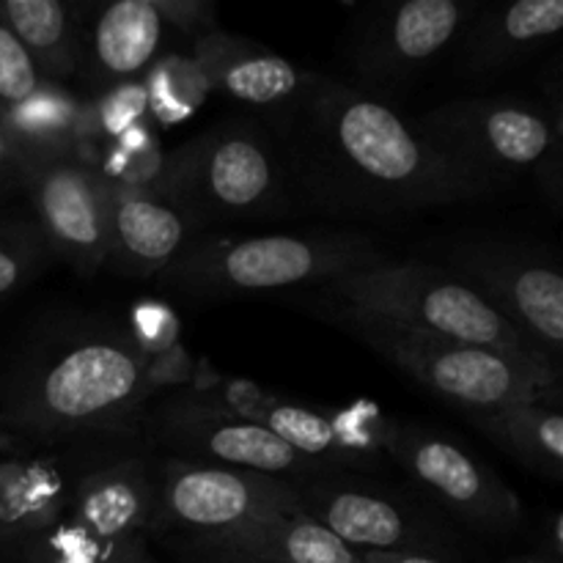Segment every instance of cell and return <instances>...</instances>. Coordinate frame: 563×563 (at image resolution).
<instances>
[{
    "label": "cell",
    "instance_id": "cell-34",
    "mask_svg": "<svg viewBox=\"0 0 563 563\" xmlns=\"http://www.w3.org/2000/svg\"><path fill=\"white\" fill-rule=\"evenodd\" d=\"M185 563H275L262 555L242 553V550H229V548H214V544H201L190 542V539H170Z\"/></svg>",
    "mask_w": 563,
    "mask_h": 563
},
{
    "label": "cell",
    "instance_id": "cell-21",
    "mask_svg": "<svg viewBox=\"0 0 563 563\" xmlns=\"http://www.w3.org/2000/svg\"><path fill=\"white\" fill-rule=\"evenodd\" d=\"M165 22L154 0H115L99 11L88 42V71L102 86L135 80L154 64Z\"/></svg>",
    "mask_w": 563,
    "mask_h": 563
},
{
    "label": "cell",
    "instance_id": "cell-11",
    "mask_svg": "<svg viewBox=\"0 0 563 563\" xmlns=\"http://www.w3.org/2000/svg\"><path fill=\"white\" fill-rule=\"evenodd\" d=\"M297 511L317 520L357 553H449V533L432 509L346 471L297 482Z\"/></svg>",
    "mask_w": 563,
    "mask_h": 563
},
{
    "label": "cell",
    "instance_id": "cell-27",
    "mask_svg": "<svg viewBox=\"0 0 563 563\" xmlns=\"http://www.w3.org/2000/svg\"><path fill=\"white\" fill-rule=\"evenodd\" d=\"M22 563H157L146 539H108L60 520L53 531L20 548Z\"/></svg>",
    "mask_w": 563,
    "mask_h": 563
},
{
    "label": "cell",
    "instance_id": "cell-29",
    "mask_svg": "<svg viewBox=\"0 0 563 563\" xmlns=\"http://www.w3.org/2000/svg\"><path fill=\"white\" fill-rule=\"evenodd\" d=\"M44 256L53 258L36 225H25L14 236H0V297L20 289L42 267Z\"/></svg>",
    "mask_w": 563,
    "mask_h": 563
},
{
    "label": "cell",
    "instance_id": "cell-24",
    "mask_svg": "<svg viewBox=\"0 0 563 563\" xmlns=\"http://www.w3.org/2000/svg\"><path fill=\"white\" fill-rule=\"evenodd\" d=\"M0 14L44 82H58L77 69L80 47L69 5L60 0H5Z\"/></svg>",
    "mask_w": 563,
    "mask_h": 563
},
{
    "label": "cell",
    "instance_id": "cell-1",
    "mask_svg": "<svg viewBox=\"0 0 563 563\" xmlns=\"http://www.w3.org/2000/svg\"><path fill=\"white\" fill-rule=\"evenodd\" d=\"M295 115L291 159L319 207L394 218L489 196L423 135L416 119L366 88L317 75Z\"/></svg>",
    "mask_w": 563,
    "mask_h": 563
},
{
    "label": "cell",
    "instance_id": "cell-23",
    "mask_svg": "<svg viewBox=\"0 0 563 563\" xmlns=\"http://www.w3.org/2000/svg\"><path fill=\"white\" fill-rule=\"evenodd\" d=\"M498 449L528 471L563 482V416L548 401H520L467 416Z\"/></svg>",
    "mask_w": 563,
    "mask_h": 563
},
{
    "label": "cell",
    "instance_id": "cell-37",
    "mask_svg": "<svg viewBox=\"0 0 563 563\" xmlns=\"http://www.w3.org/2000/svg\"><path fill=\"white\" fill-rule=\"evenodd\" d=\"M561 550H563V539H561V517L555 515V522H553V553H555V559H561Z\"/></svg>",
    "mask_w": 563,
    "mask_h": 563
},
{
    "label": "cell",
    "instance_id": "cell-25",
    "mask_svg": "<svg viewBox=\"0 0 563 563\" xmlns=\"http://www.w3.org/2000/svg\"><path fill=\"white\" fill-rule=\"evenodd\" d=\"M11 110H14V132L22 137V152L27 157H49V154L75 157L82 99L60 88L58 82H42L33 97L11 104Z\"/></svg>",
    "mask_w": 563,
    "mask_h": 563
},
{
    "label": "cell",
    "instance_id": "cell-8",
    "mask_svg": "<svg viewBox=\"0 0 563 563\" xmlns=\"http://www.w3.org/2000/svg\"><path fill=\"white\" fill-rule=\"evenodd\" d=\"M154 515L148 533L212 539L258 517L297 511V487L284 478L165 456L152 465Z\"/></svg>",
    "mask_w": 563,
    "mask_h": 563
},
{
    "label": "cell",
    "instance_id": "cell-13",
    "mask_svg": "<svg viewBox=\"0 0 563 563\" xmlns=\"http://www.w3.org/2000/svg\"><path fill=\"white\" fill-rule=\"evenodd\" d=\"M31 190L36 229L49 256L75 273L93 275L108 258L110 181L77 157H27L22 174Z\"/></svg>",
    "mask_w": 563,
    "mask_h": 563
},
{
    "label": "cell",
    "instance_id": "cell-2",
    "mask_svg": "<svg viewBox=\"0 0 563 563\" xmlns=\"http://www.w3.org/2000/svg\"><path fill=\"white\" fill-rule=\"evenodd\" d=\"M148 396V357L130 330L80 322L49 330L20 374L11 423L47 445L86 432L124 434Z\"/></svg>",
    "mask_w": 563,
    "mask_h": 563
},
{
    "label": "cell",
    "instance_id": "cell-26",
    "mask_svg": "<svg viewBox=\"0 0 563 563\" xmlns=\"http://www.w3.org/2000/svg\"><path fill=\"white\" fill-rule=\"evenodd\" d=\"M146 124H152V119H148V102L141 80H124L102 88L97 99L82 102L75 157L86 159V154H99L104 146Z\"/></svg>",
    "mask_w": 563,
    "mask_h": 563
},
{
    "label": "cell",
    "instance_id": "cell-5",
    "mask_svg": "<svg viewBox=\"0 0 563 563\" xmlns=\"http://www.w3.org/2000/svg\"><path fill=\"white\" fill-rule=\"evenodd\" d=\"M311 308H319V313L335 328L394 363L401 374L416 379L432 396L460 407L465 416H478L520 401H559V377L533 372L498 352L412 333L344 308L319 302Z\"/></svg>",
    "mask_w": 563,
    "mask_h": 563
},
{
    "label": "cell",
    "instance_id": "cell-31",
    "mask_svg": "<svg viewBox=\"0 0 563 563\" xmlns=\"http://www.w3.org/2000/svg\"><path fill=\"white\" fill-rule=\"evenodd\" d=\"M130 335L146 352V357H154L179 344V324H176L174 313L165 306L143 302V306H137L135 317H132Z\"/></svg>",
    "mask_w": 563,
    "mask_h": 563
},
{
    "label": "cell",
    "instance_id": "cell-32",
    "mask_svg": "<svg viewBox=\"0 0 563 563\" xmlns=\"http://www.w3.org/2000/svg\"><path fill=\"white\" fill-rule=\"evenodd\" d=\"M165 25L179 27L185 36L198 38L218 31V9L212 0H154Z\"/></svg>",
    "mask_w": 563,
    "mask_h": 563
},
{
    "label": "cell",
    "instance_id": "cell-20",
    "mask_svg": "<svg viewBox=\"0 0 563 563\" xmlns=\"http://www.w3.org/2000/svg\"><path fill=\"white\" fill-rule=\"evenodd\" d=\"M66 506L69 473L60 456L0 460V539L25 548L66 520Z\"/></svg>",
    "mask_w": 563,
    "mask_h": 563
},
{
    "label": "cell",
    "instance_id": "cell-9",
    "mask_svg": "<svg viewBox=\"0 0 563 563\" xmlns=\"http://www.w3.org/2000/svg\"><path fill=\"white\" fill-rule=\"evenodd\" d=\"M443 262L561 372L563 278L553 258L520 242L471 240L445 245Z\"/></svg>",
    "mask_w": 563,
    "mask_h": 563
},
{
    "label": "cell",
    "instance_id": "cell-16",
    "mask_svg": "<svg viewBox=\"0 0 563 563\" xmlns=\"http://www.w3.org/2000/svg\"><path fill=\"white\" fill-rule=\"evenodd\" d=\"M190 229V220L157 192L110 185L104 264L126 278H154L185 253Z\"/></svg>",
    "mask_w": 563,
    "mask_h": 563
},
{
    "label": "cell",
    "instance_id": "cell-14",
    "mask_svg": "<svg viewBox=\"0 0 563 563\" xmlns=\"http://www.w3.org/2000/svg\"><path fill=\"white\" fill-rule=\"evenodd\" d=\"M462 0H405L385 5L363 25L352 47V69L377 88L401 86L421 75L467 25Z\"/></svg>",
    "mask_w": 563,
    "mask_h": 563
},
{
    "label": "cell",
    "instance_id": "cell-15",
    "mask_svg": "<svg viewBox=\"0 0 563 563\" xmlns=\"http://www.w3.org/2000/svg\"><path fill=\"white\" fill-rule=\"evenodd\" d=\"M258 423L306 460L319 462L328 471L350 473L379 465L390 418L368 401H357L346 410H319L273 396Z\"/></svg>",
    "mask_w": 563,
    "mask_h": 563
},
{
    "label": "cell",
    "instance_id": "cell-6",
    "mask_svg": "<svg viewBox=\"0 0 563 563\" xmlns=\"http://www.w3.org/2000/svg\"><path fill=\"white\" fill-rule=\"evenodd\" d=\"M157 196L192 225L267 220L289 209L284 163L247 121L209 126L168 154Z\"/></svg>",
    "mask_w": 563,
    "mask_h": 563
},
{
    "label": "cell",
    "instance_id": "cell-22",
    "mask_svg": "<svg viewBox=\"0 0 563 563\" xmlns=\"http://www.w3.org/2000/svg\"><path fill=\"white\" fill-rule=\"evenodd\" d=\"M190 542L242 550L275 563H366L357 550L302 511H278V515L258 517L236 531L212 539H190Z\"/></svg>",
    "mask_w": 563,
    "mask_h": 563
},
{
    "label": "cell",
    "instance_id": "cell-12",
    "mask_svg": "<svg viewBox=\"0 0 563 563\" xmlns=\"http://www.w3.org/2000/svg\"><path fill=\"white\" fill-rule=\"evenodd\" d=\"M148 432L174 460L236 467L291 484L333 473L291 451L262 423L203 405L187 394L165 399L148 418Z\"/></svg>",
    "mask_w": 563,
    "mask_h": 563
},
{
    "label": "cell",
    "instance_id": "cell-30",
    "mask_svg": "<svg viewBox=\"0 0 563 563\" xmlns=\"http://www.w3.org/2000/svg\"><path fill=\"white\" fill-rule=\"evenodd\" d=\"M42 82L31 55L11 33V27L0 20V99L5 104H20L33 97Z\"/></svg>",
    "mask_w": 563,
    "mask_h": 563
},
{
    "label": "cell",
    "instance_id": "cell-18",
    "mask_svg": "<svg viewBox=\"0 0 563 563\" xmlns=\"http://www.w3.org/2000/svg\"><path fill=\"white\" fill-rule=\"evenodd\" d=\"M192 55L207 69L212 91L251 108H295L313 82L311 71H302L284 55H275L258 44L234 38L223 31L198 38Z\"/></svg>",
    "mask_w": 563,
    "mask_h": 563
},
{
    "label": "cell",
    "instance_id": "cell-28",
    "mask_svg": "<svg viewBox=\"0 0 563 563\" xmlns=\"http://www.w3.org/2000/svg\"><path fill=\"white\" fill-rule=\"evenodd\" d=\"M143 91L148 102V119L163 126L181 124L190 119L203 99L212 93L207 69L196 55H165L157 64L148 66L143 77Z\"/></svg>",
    "mask_w": 563,
    "mask_h": 563
},
{
    "label": "cell",
    "instance_id": "cell-19",
    "mask_svg": "<svg viewBox=\"0 0 563 563\" xmlns=\"http://www.w3.org/2000/svg\"><path fill=\"white\" fill-rule=\"evenodd\" d=\"M563 31V0H517L484 14L462 47V75L489 77L553 42Z\"/></svg>",
    "mask_w": 563,
    "mask_h": 563
},
{
    "label": "cell",
    "instance_id": "cell-10",
    "mask_svg": "<svg viewBox=\"0 0 563 563\" xmlns=\"http://www.w3.org/2000/svg\"><path fill=\"white\" fill-rule=\"evenodd\" d=\"M385 454L407 473L427 504L473 531L506 537L522 526V504L515 489L456 440L421 423L390 421Z\"/></svg>",
    "mask_w": 563,
    "mask_h": 563
},
{
    "label": "cell",
    "instance_id": "cell-33",
    "mask_svg": "<svg viewBox=\"0 0 563 563\" xmlns=\"http://www.w3.org/2000/svg\"><path fill=\"white\" fill-rule=\"evenodd\" d=\"M192 377H196V368H192L190 355H187L179 344L170 346L163 355L148 357V383H152V394H157L165 385L192 383Z\"/></svg>",
    "mask_w": 563,
    "mask_h": 563
},
{
    "label": "cell",
    "instance_id": "cell-35",
    "mask_svg": "<svg viewBox=\"0 0 563 563\" xmlns=\"http://www.w3.org/2000/svg\"><path fill=\"white\" fill-rule=\"evenodd\" d=\"M14 165H20V168H27V154L22 152V146H16V143L11 141L9 132L0 130V176L9 174Z\"/></svg>",
    "mask_w": 563,
    "mask_h": 563
},
{
    "label": "cell",
    "instance_id": "cell-17",
    "mask_svg": "<svg viewBox=\"0 0 563 563\" xmlns=\"http://www.w3.org/2000/svg\"><path fill=\"white\" fill-rule=\"evenodd\" d=\"M152 515L154 484L146 460H102L69 476L66 520L97 537L146 539Z\"/></svg>",
    "mask_w": 563,
    "mask_h": 563
},
{
    "label": "cell",
    "instance_id": "cell-4",
    "mask_svg": "<svg viewBox=\"0 0 563 563\" xmlns=\"http://www.w3.org/2000/svg\"><path fill=\"white\" fill-rule=\"evenodd\" d=\"M388 253L368 236L344 234H267L245 240L190 242L159 284L187 297H242L258 291L322 286L341 275L372 269Z\"/></svg>",
    "mask_w": 563,
    "mask_h": 563
},
{
    "label": "cell",
    "instance_id": "cell-36",
    "mask_svg": "<svg viewBox=\"0 0 563 563\" xmlns=\"http://www.w3.org/2000/svg\"><path fill=\"white\" fill-rule=\"evenodd\" d=\"M366 563H451L438 555H412V553H361Z\"/></svg>",
    "mask_w": 563,
    "mask_h": 563
},
{
    "label": "cell",
    "instance_id": "cell-7",
    "mask_svg": "<svg viewBox=\"0 0 563 563\" xmlns=\"http://www.w3.org/2000/svg\"><path fill=\"white\" fill-rule=\"evenodd\" d=\"M416 124L451 163L489 192L542 163L563 132L559 93L550 113L517 99H456L418 115Z\"/></svg>",
    "mask_w": 563,
    "mask_h": 563
},
{
    "label": "cell",
    "instance_id": "cell-38",
    "mask_svg": "<svg viewBox=\"0 0 563 563\" xmlns=\"http://www.w3.org/2000/svg\"><path fill=\"white\" fill-rule=\"evenodd\" d=\"M511 563H548V561H542V559H515Z\"/></svg>",
    "mask_w": 563,
    "mask_h": 563
},
{
    "label": "cell",
    "instance_id": "cell-3",
    "mask_svg": "<svg viewBox=\"0 0 563 563\" xmlns=\"http://www.w3.org/2000/svg\"><path fill=\"white\" fill-rule=\"evenodd\" d=\"M319 306L363 313L412 333L460 341L559 377L561 372L493 306L432 262H388L317 286Z\"/></svg>",
    "mask_w": 563,
    "mask_h": 563
}]
</instances>
